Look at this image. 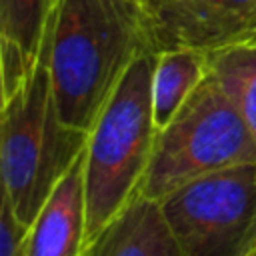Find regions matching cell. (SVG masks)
<instances>
[{
    "label": "cell",
    "instance_id": "6da1fadb",
    "mask_svg": "<svg viewBox=\"0 0 256 256\" xmlns=\"http://www.w3.org/2000/svg\"><path fill=\"white\" fill-rule=\"evenodd\" d=\"M46 46L58 116L84 132L128 66L156 52L146 0H56Z\"/></svg>",
    "mask_w": 256,
    "mask_h": 256
},
{
    "label": "cell",
    "instance_id": "7a4b0ae2",
    "mask_svg": "<svg viewBox=\"0 0 256 256\" xmlns=\"http://www.w3.org/2000/svg\"><path fill=\"white\" fill-rule=\"evenodd\" d=\"M156 60L158 52H144L128 66L88 132L86 246L142 188L158 132L152 104Z\"/></svg>",
    "mask_w": 256,
    "mask_h": 256
},
{
    "label": "cell",
    "instance_id": "3957f363",
    "mask_svg": "<svg viewBox=\"0 0 256 256\" xmlns=\"http://www.w3.org/2000/svg\"><path fill=\"white\" fill-rule=\"evenodd\" d=\"M0 130L4 196L16 218L30 226L52 188L88 144V132L68 126L58 116L46 40L30 80L18 94L2 102Z\"/></svg>",
    "mask_w": 256,
    "mask_h": 256
},
{
    "label": "cell",
    "instance_id": "277c9868",
    "mask_svg": "<svg viewBox=\"0 0 256 256\" xmlns=\"http://www.w3.org/2000/svg\"><path fill=\"white\" fill-rule=\"evenodd\" d=\"M246 162H256V142L230 98L206 72L176 116L156 132L140 192L162 200L194 178Z\"/></svg>",
    "mask_w": 256,
    "mask_h": 256
},
{
    "label": "cell",
    "instance_id": "5b68a950",
    "mask_svg": "<svg viewBox=\"0 0 256 256\" xmlns=\"http://www.w3.org/2000/svg\"><path fill=\"white\" fill-rule=\"evenodd\" d=\"M158 202L184 256H256V162L194 178Z\"/></svg>",
    "mask_w": 256,
    "mask_h": 256
},
{
    "label": "cell",
    "instance_id": "8992f818",
    "mask_svg": "<svg viewBox=\"0 0 256 256\" xmlns=\"http://www.w3.org/2000/svg\"><path fill=\"white\" fill-rule=\"evenodd\" d=\"M156 52L214 50L240 42L256 0H146Z\"/></svg>",
    "mask_w": 256,
    "mask_h": 256
},
{
    "label": "cell",
    "instance_id": "52a82bcc",
    "mask_svg": "<svg viewBox=\"0 0 256 256\" xmlns=\"http://www.w3.org/2000/svg\"><path fill=\"white\" fill-rule=\"evenodd\" d=\"M84 154L52 188L28 232V256H82L86 250Z\"/></svg>",
    "mask_w": 256,
    "mask_h": 256
},
{
    "label": "cell",
    "instance_id": "ba28073f",
    "mask_svg": "<svg viewBox=\"0 0 256 256\" xmlns=\"http://www.w3.org/2000/svg\"><path fill=\"white\" fill-rule=\"evenodd\" d=\"M82 256H184L158 200L138 192Z\"/></svg>",
    "mask_w": 256,
    "mask_h": 256
},
{
    "label": "cell",
    "instance_id": "9c48e42d",
    "mask_svg": "<svg viewBox=\"0 0 256 256\" xmlns=\"http://www.w3.org/2000/svg\"><path fill=\"white\" fill-rule=\"evenodd\" d=\"M206 76V52L174 48L158 52L152 78L154 122L162 130Z\"/></svg>",
    "mask_w": 256,
    "mask_h": 256
},
{
    "label": "cell",
    "instance_id": "30bf717a",
    "mask_svg": "<svg viewBox=\"0 0 256 256\" xmlns=\"http://www.w3.org/2000/svg\"><path fill=\"white\" fill-rule=\"evenodd\" d=\"M206 72L230 98L256 142V42L208 50Z\"/></svg>",
    "mask_w": 256,
    "mask_h": 256
},
{
    "label": "cell",
    "instance_id": "8fae6325",
    "mask_svg": "<svg viewBox=\"0 0 256 256\" xmlns=\"http://www.w3.org/2000/svg\"><path fill=\"white\" fill-rule=\"evenodd\" d=\"M52 6V0H0V40L12 42L32 64H38Z\"/></svg>",
    "mask_w": 256,
    "mask_h": 256
},
{
    "label": "cell",
    "instance_id": "7c38bea8",
    "mask_svg": "<svg viewBox=\"0 0 256 256\" xmlns=\"http://www.w3.org/2000/svg\"><path fill=\"white\" fill-rule=\"evenodd\" d=\"M36 64H32L24 52L8 40H0V70H2V102L18 94L30 80Z\"/></svg>",
    "mask_w": 256,
    "mask_h": 256
},
{
    "label": "cell",
    "instance_id": "4fadbf2b",
    "mask_svg": "<svg viewBox=\"0 0 256 256\" xmlns=\"http://www.w3.org/2000/svg\"><path fill=\"white\" fill-rule=\"evenodd\" d=\"M28 232L30 226L22 224L10 200L2 194L0 208V256H28Z\"/></svg>",
    "mask_w": 256,
    "mask_h": 256
},
{
    "label": "cell",
    "instance_id": "5bb4252c",
    "mask_svg": "<svg viewBox=\"0 0 256 256\" xmlns=\"http://www.w3.org/2000/svg\"><path fill=\"white\" fill-rule=\"evenodd\" d=\"M52 2H56V0H52Z\"/></svg>",
    "mask_w": 256,
    "mask_h": 256
}]
</instances>
